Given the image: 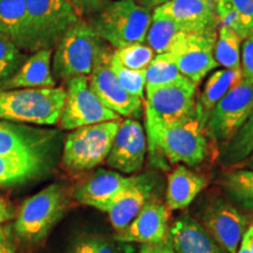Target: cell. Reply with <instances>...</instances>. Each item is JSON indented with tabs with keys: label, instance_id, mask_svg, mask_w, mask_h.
Instances as JSON below:
<instances>
[{
	"label": "cell",
	"instance_id": "obj_11",
	"mask_svg": "<svg viewBox=\"0 0 253 253\" xmlns=\"http://www.w3.org/2000/svg\"><path fill=\"white\" fill-rule=\"evenodd\" d=\"M143 106L164 123H177L197 116V84L188 78L145 89Z\"/></svg>",
	"mask_w": 253,
	"mask_h": 253
},
{
	"label": "cell",
	"instance_id": "obj_34",
	"mask_svg": "<svg viewBox=\"0 0 253 253\" xmlns=\"http://www.w3.org/2000/svg\"><path fill=\"white\" fill-rule=\"evenodd\" d=\"M214 12H216L217 26L227 27L235 31L243 40L248 38L242 21L236 9L232 7L229 0H214Z\"/></svg>",
	"mask_w": 253,
	"mask_h": 253
},
{
	"label": "cell",
	"instance_id": "obj_9",
	"mask_svg": "<svg viewBox=\"0 0 253 253\" xmlns=\"http://www.w3.org/2000/svg\"><path fill=\"white\" fill-rule=\"evenodd\" d=\"M66 100L59 126L62 130H74L96 123L121 120V116L106 107L91 90L88 77H77L66 82Z\"/></svg>",
	"mask_w": 253,
	"mask_h": 253
},
{
	"label": "cell",
	"instance_id": "obj_16",
	"mask_svg": "<svg viewBox=\"0 0 253 253\" xmlns=\"http://www.w3.org/2000/svg\"><path fill=\"white\" fill-rule=\"evenodd\" d=\"M138 177L123 175L115 170L100 169L77 184L72 196L78 203L106 212L116 196L134 184Z\"/></svg>",
	"mask_w": 253,
	"mask_h": 253
},
{
	"label": "cell",
	"instance_id": "obj_22",
	"mask_svg": "<svg viewBox=\"0 0 253 253\" xmlns=\"http://www.w3.org/2000/svg\"><path fill=\"white\" fill-rule=\"evenodd\" d=\"M55 158L12 157L0 155V186L23 185L52 171Z\"/></svg>",
	"mask_w": 253,
	"mask_h": 253
},
{
	"label": "cell",
	"instance_id": "obj_39",
	"mask_svg": "<svg viewBox=\"0 0 253 253\" xmlns=\"http://www.w3.org/2000/svg\"><path fill=\"white\" fill-rule=\"evenodd\" d=\"M74 253H115L106 243L97 239H89L77 246Z\"/></svg>",
	"mask_w": 253,
	"mask_h": 253
},
{
	"label": "cell",
	"instance_id": "obj_4",
	"mask_svg": "<svg viewBox=\"0 0 253 253\" xmlns=\"http://www.w3.org/2000/svg\"><path fill=\"white\" fill-rule=\"evenodd\" d=\"M66 100V88L0 89V121L36 126L59 123Z\"/></svg>",
	"mask_w": 253,
	"mask_h": 253
},
{
	"label": "cell",
	"instance_id": "obj_38",
	"mask_svg": "<svg viewBox=\"0 0 253 253\" xmlns=\"http://www.w3.org/2000/svg\"><path fill=\"white\" fill-rule=\"evenodd\" d=\"M71 2L77 9L80 17L95 14L102 6L106 4L107 0H71Z\"/></svg>",
	"mask_w": 253,
	"mask_h": 253
},
{
	"label": "cell",
	"instance_id": "obj_42",
	"mask_svg": "<svg viewBox=\"0 0 253 253\" xmlns=\"http://www.w3.org/2000/svg\"><path fill=\"white\" fill-rule=\"evenodd\" d=\"M137 4H140L142 6H144V7L149 8V9H155L158 6L166 4V2H169L171 1V0H135Z\"/></svg>",
	"mask_w": 253,
	"mask_h": 253
},
{
	"label": "cell",
	"instance_id": "obj_3",
	"mask_svg": "<svg viewBox=\"0 0 253 253\" xmlns=\"http://www.w3.org/2000/svg\"><path fill=\"white\" fill-rule=\"evenodd\" d=\"M151 21V9L135 0H112L94 14L90 25L104 42L118 49L145 43Z\"/></svg>",
	"mask_w": 253,
	"mask_h": 253
},
{
	"label": "cell",
	"instance_id": "obj_15",
	"mask_svg": "<svg viewBox=\"0 0 253 253\" xmlns=\"http://www.w3.org/2000/svg\"><path fill=\"white\" fill-rule=\"evenodd\" d=\"M148 140L143 126L136 119H125L114 138L107 166L123 175H132L143 168Z\"/></svg>",
	"mask_w": 253,
	"mask_h": 253
},
{
	"label": "cell",
	"instance_id": "obj_19",
	"mask_svg": "<svg viewBox=\"0 0 253 253\" xmlns=\"http://www.w3.org/2000/svg\"><path fill=\"white\" fill-rule=\"evenodd\" d=\"M169 244L175 253H227L188 214L177 218L169 227Z\"/></svg>",
	"mask_w": 253,
	"mask_h": 253
},
{
	"label": "cell",
	"instance_id": "obj_17",
	"mask_svg": "<svg viewBox=\"0 0 253 253\" xmlns=\"http://www.w3.org/2000/svg\"><path fill=\"white\" fill-rule=\"evenodd\" d=\"M153 14L175 21L189 33H218L214 0H171L153 9Z\"/></svg>",
	"mask_w": 253,
	"mask_h": 253
},
{
	"label": "cell",
	"instance_id": "obj_18",
	"mask_svg": "<svg viewBox=\"0 0 253 253\" xmlns=\"http://www.w3.org/2000/svg\"><path fill=\"white\" fill-rule=\"evenodd\" d=\"M120 242L140 244H162L169 240V209L158 198L151 197L141 212L122 232Z\"/></svg>",
	"mask_w": 253,
	"mask_h": 253
},
{
	"label": "cell",
	"instance_id": "obj_20",
	"mask_svg": "<svg viewBox=\"0 0 253 253\" xmlns=\"http://www.w3.org/2000/svg\"><path fill=\"white\" fill-rule=\"evenodd\" d=\"M52 58L53 52L50 48L33 52L0 89L56 87V81L52 73Z\"/></svg>",
	"mask_w": 253,
	"mask_h": 253
},
{
	"label": "cell",
	"instance_id": "obj_6",
	"mask_svg": "<svg viewBox=\"0 0 253 253\" xmlns=\"http://www.w3.org/2000/svg\"><path fill=\"white\" fill-rule=\"evenodd\" d=\"M121 121L122 119L101 122L71 130L63 143V169L80 173L106 162Z\"/></svg>",
	"mask_w": 253,
	"mask_h": 253
},
{
	"label": "cell",
	"instance_id": "obj_41",
	"mask_svg": "<svg viewBox=\"0 0 253 253\" xmlns=\"http://www.w3.org/2000/svg\"><path fill=\"white\" fill-rule=\"evenodd\" d=\"M138 253H175L169 240L162 244H143Z\"/></svg>",
	"mask_w": 253,
	"mask_h": 253
},
{
	"label": "cell",
	"instance_id": "obj_12",
	"mask_svg": "<svg viewBox=\"0 0 253 253\" xmlns=\"http://www.w3.org/2000/svg\"><path fill=\"white\" fill-rule=\"evenodd\" d=\"M58 145L59 132L53 129L0 121V155L2 156L55 158Z\"/></svg>",
	"mask_w": 253,
	"mask_h": 253
},
{
	"label": "cell",
	"instance_id": "obj_46",
	"mask_svg": "<svg viewBox=\"0 0 253 253\" xmlns=\"http://www.w3.org/2000/svg\"><path fill=\"white\" fill-rule=\"evenodd\" d=\"M250 36H253V30H252V32H251V34H250Z\"/></svg>",
	"mask_w": 253,
	"mask_h": 253
},
{
	"label": "cell",
	"instance_id": "obj_10",
	"mask_svg": "<svg viewBox=\"0 0 253 253\" xmlns=\"http://www.w3.org/2000/svg\"><path fill=\"white\" fill-rule=\"evenodd\" d=\"M114 48L104 45L90 74L88 84L106 107L126 119H138L143 110V100L129 94L116 79L110 68V56Z\"/></svg>",
	"mask_w": 253,
	"mask_h": 253
},
{
	"label": "cell",
	"instance_id": "obj_43",
	"mask_svg": "<svg viewBox=\"0 0 253 253\" xmlns=\"http://www.w3.org/2000/svg\"><path fill=\"white\" fill-rule=\"evenodd\" d=\"M243 239L248 242L250 248H251L253 251V224L250 227H248V230H246L244 236H243Z\"/></svg>",
	"mask_w": 253,
	"mask_h": 253
},
{
	"label": "cell",
	"instance_id": "obj_30",
	"mask_svg": "<svg viewBox=\"0 0 253 253\" xmlns=\"http://www.w3.org/2000/svg\"><path fill=\"white\" fill-rule=\"evenodd\" d=\"M185 78L177 68L170 53L156 54L150 65L145 68V89L172 84Z\"/></svg>",
	"mask_w": 253,
	"mask_h": 253
},
{
	"label": "cell",
	"instance_id": "obj_24",
	"mask_svg": "<svg viewBox=\"0 0 253 253\" xmlns=\"http://www.w3.org/2000/svg\"><path fill=\"white\" fill-rule=\"evenodd\" d=\"M243 80L239 69H216L205 81L203 89L197 99V116L199 122L207 126V122L213 107L231 88Z\"/></svg>",
	"mask_w": 253,
	"mask_h": 253
},
{
	"label": "cell",
	"instance_id": "obj_36",
	"mask_svg": "<svg viewBox=\"0 0 253 253\" xmlns=\"http://www.w3.org/2000/svg\"><path fill=\"white\" fill-rule=\"evenodd\" d=\"M238 13L248 37L253 30V0H229Z\"/></svg>",
	"mask_w": 253,
	"mask_h": 253
},
{
	"label": "cell",
	"instance_id": "obj_1",
	"mask_svg": "<svg viewBox=\"0 0 253 253\" xmlns=\"http://www.w3.org/2000/svg\"><path fill=\"white\" fill-rule=\"evenodd\" d=\"M144 108L145 134L151 153L161 155L170 164L197 167L209 154V136L198 118L177 123H164Z\"/></svg>",
	"mask_w": 253,
	"mask_h": 253
},
{
	"label": "cell",
	"instance_id": "obj_23",
	"mask_svg": "<svg viewBox=\"0 0 253 253\" xmlns=\"http://www.w3.org/2000/svg\"><path fill=\"white\" fill-rule=\"evenodd\" d=\"M208 185L204 176L179 164L168 176L166 205L169 211L188 208Z\"/></svg>",
	"mask_w": 253,
	"mask_h": 253
},
{
	"label": "cell",
	"instance_id": "obj_35",
	"mask_svg": "<svg viewBox=\"0 0 253 253\" xmlns=\"http://www.w3.org/2000/svg\"><path fill=\"white\" fill-rule=\"evenodd\" d=\"M240 71L243 81L253 84V36H249L243 40Z\"/></svg>",
	"mask_w": 253,
	"mask_h": 253
},
{
	"label": "cell",
	"instance_id": "obj_26",
	"mask_svg": "<svg viewBox=\"0 0 253 253\" xmlns=\"http://www.w3.org/2000/svg\"><path fill=\"white\" fill-rule=\"evenodd\" d=\"M220 186L227 201L242 210L253 212V171L243 168L224 173Z\"/></svg>",
	"mask_w": 253,
	"mask_h": 253
},
{
	"label": "cell",
	"instance_id": "obj_31",
	"mask_svg": "<svg viewBox=\"0 0 253 253\" xmlns=\"http://www.w3.org/2000/svg\"><path fill=\"white\" fill-rule=\"evenodd\" d=\"M25 60L26 55L24 50L19 48L8 37L0 33V88L13 77Z\"/></svg>",
	"mask_w": 253,
	"mask_h": 253
},
{
	"label": "cell",
	"instance_id": "obj_21",
	"mask_svg": "<svg viewBox=\"0 0 253 253\" xmlns=\"http://www.w3.org/2000/svg\"><path fill=\"white\" fill-rule=\"evenodd\" d=\"M151 197V185L143 176L116 196L106 211L116 233L122 232L135 219Z\"/></svg>",
	"mask_w": 253,
	"mask_h": 253
},
{
	"label": "cell",
	"instance_id": "obj_7",
	"mask_svg": "<svg viewBox=\"0 0 253 253\" xmlns=\"http://www.w3.org/2000/svg\"><path fill=\"white\" fill-rule=\"evenodd\" d=\"M31 53L56 46L66 31L81 19L71 0H26Z\"/></svg>",
	"mask_w": 253,
	"mask_h": 253
},
{
	"label": "cell",
	"instance_id": "obj_5",
	"mask_svg": "<svg viewBox=\"0 0 253 253\" xmlns=\"http://www.w3.org/2000/svg\"><path fill=\"white\" fill-rule=\"evenodd\" d=\"M106 42L90 23L80 19L66 31L55 46L52 73L55 81L68 82L77 77H88Z\"/></svg>",
	"mask_w": 253,
	"mask_h": 253
},
{
	"label": "cell",
	"instance_id": "obj_44",
	"mask_svg": "<svg viewBox=\"0 0 253 253\" xmlns=\"http://www.w3.org/2000/svg\"><path fill=\"white\" fill-rule=\"evenodd\" d=\"M236 168H243V169H248V170H251V171H253V153L250 155L248 158H246L244 162H243L242 164H239V166Z\"/></svg>",
	"mask_w": 253,
	"mask_h": 253
},
{
	"label": "cell",
	"instance_id": "obj_37",
	"mask_svg": "<svg viewBox=\"0 0 253 253\" xmlns=\"http://www.w3.org/2000/svg\"><path fill=\"white\" fill-rule=\"evenodd\" d=\"M0 253H17V242H15L11 224L0 225Z\"/></svg>",
	"mask_w": 253,
	"mask_h": 253
},
{
	"label": "cell",
	"instance_id": "obj_14",
	"mask_svg": "<svg viewBox=\"0 0 253 253\" xmlns=\"http://www.w3.org/2000/svg\"><path fill=\"white\" fill-rule=\"evenodd\" d=\"M216 40L217 34L203 36L186 32L177 39L168 53L172 56L182 75L199 84L209 73L219 66L214 59Z\"/></svg>",
	"mask_w": 253,
	"mask_h": 253
},
{
	"label": "cell",
	"instance_id": "obj_25",
	"mask_svg": "<svg viewBox=\"0 0 253 253\" xmlns=\"http://www.w3.org/2000/svg\"><path fill=\"white\" fill-rule=\"evenodd\" d=\"M0 33L24 52H31L26 0H0Z\"/></svg>",
	"mask_w": 253,
	"mask_h": 253
},
{
	"label": "cell",
	"instance_id": "obj_29",
	"mask_svg": "<svg viewBox=\"0 0 253 253\" xmlns=\"http://www.w3.org/2000/svg\"><path fill=\"white\" fill-rule=\"evenodd\" d=\"M243 39L235 31L219 27L214 43V59L223 68L239 69Z\"/></svg>",
	"mask_w": 253,
	"mask_h": 253
},
{
	"label": "cell",
	"instance_id": "obj_13",
	"mask_svg": "<svg viewBox=\"0 0 253 253\" xmlns=\"http://www.w3.org/2000/svg\"><path fill=\"white\" fill-rule=\"evenodd\" d=\"M201 225L227 253H237L248 220L230 201L216 196L202 211Z\"/></svg>",
	"mask_w": 253,
	"mask_h": 253
},
{
	"label": "cell",
	"instance_id": "obj_45",
	"mask_svg": "<svg viewBox=\"0 0 253 253\" xmlns=\"http://www.w3.org/2000/svg\"><path fill=\"white\" fill-rule=\"evenodd\" d=\"M237 253H253V251H252V249L250 248L248 242L244 239H242L239 248H238V250H237Z\"/></svg>",
	"mask_w": 253,
	"mask_h": 253
},
{
	"label": "cell",
	"instance_id": "obj_2",
	"mask_svg": "<svg viewBox=\"0 0 253 253\" xmlns=\"http://www.w3.org/2000/svg\"><path fill=\"white\" fill-rule=\"evenodd\" d=\"M68 205V190L60 183L49 184L31 196L12 219L11 227L15 242L26 248L41 244L65 214Z\"/></svg>",
	"mask_w": 253,
	"mask_h": 253
},
{
	"label": "cell",
	"instance_id": "obj_27",
	"mask_svg": "<svg viewBox=\"0 0 253 253\" xmlns=\"http://www.w3.org/2000/svg\"><path fill=\"white\" fill-rule=\"evenodd\" d=\"M253 153V110L238 131L219 150L218 160L225 168H236Z\"/></svg>",
	"mask_w": 253,
	"mask_h": 253
},
{
	"label": "cell",
	"instance_id": "obj_28",
	"mask_svg": "<svg viewBox=\"0 0 253 253\" xmlns=\"http://www.w3.org/2000/svg\"><path fill=\"white\" fill-rule=\"evenodd\" d=\"M183 33H186V31L175 21L153 14V21L148 30L145 43L151 47L156 54L168 53Z\"/></svg>",
	"mask_w": 253,
	"mask_h": 253
},
{
	"label": "cell",
	"instance_id": "obj_33",
	"mask_svg": "<svg viewBox=\"0 0 253 253\" xmlns=\"http://www.w3.org/2000/svg\"><path fill=\"white\" fill-rule=\"evenodd\" d=\"M110 68L115 74L120 84L129 94L143 100L145 95V69L144 71H134V69L125 67L114 56V50L110 56Z\"/></svg>",
	"mask_w": 253,
	"mask_h": 253
},
{
	"label": "cell",
	"instance_id": "obj_40",
	"mask_svg": "<svg viewBox=\"0 0 253 253\" xmlns=\"http://www.w3.org/2000/svg\"><path fill=\"white\" fill-rule=\"evenodd\" d=\"M15 209L7 199L0 196V225L8 223L15 217Z\"/></svg>",
	"mask_w": 253,
	"mask_h": 253
},
{
	"label": "cell",
	"instance_id": "obj_32",
	"mask_svg": "<svg viewBox=\"0 0 253 253\" xmlns=\"http://www.w3.org/2000/svg\"><path fill=\"white\" fill-rule=\"evenodd\" d=\"M114 56L126 68L144 71L156 56V53L147 43H135L114 49Z\"/></svg>",
	"mask_w": 253,
	"mask_h": 253
},
{
	"label": "cell",
	"instance_id": "obj_8",
	"mask_svg": "<svg viewBox=\"0 0 253 253\" xmlns=\"http://www.w3.org/2000/svg\"><path fill=\"white\" fill-rule=\"evenodd\" d=\"M253 110V84L240 81L213 107L207 122V134L218 147L229 142Z\"/></svg>",
	"mask_w": 253,
	"mask_h": 253
}]
</instances>
